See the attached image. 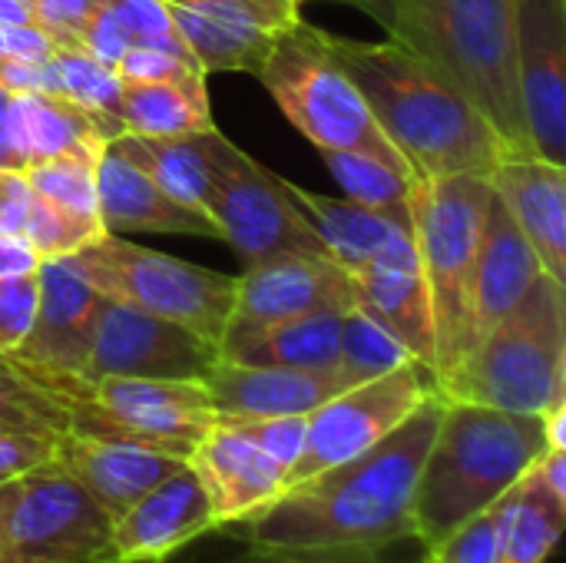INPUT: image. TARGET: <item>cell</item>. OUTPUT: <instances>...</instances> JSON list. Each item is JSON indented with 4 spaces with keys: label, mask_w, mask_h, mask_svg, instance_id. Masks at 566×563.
<instances>
[{
    "label": "cell",
    "mask_w": 566,
    "mask_h": 563,
    "mask_svg": "<svg viewBox=\"0 0 566 563\" xmlns=\"http://www.w3.org/2000/svg\"><path fill=\"white\" fill-rule=\"evenodd\" d=\"M441 411L444 398L434 392L388 438L285 488L229 531L275 548H395L411 538V498Z\"/></svg>",
    "instance_id": "obj_1"
},
{
    "label": "cell",
    "mask_w": 566,
    "mask_h": 563,
    "mask_svg": "<svg viewBox=\"0 0 566 563\" xmlns=\"http://www.w3.org/2000/svg\"><path fill=\"white\" fill-rule=\"evenodd\" d=\"M332 50L421 183L458 173L491 176L507 159L478 106L418 53L395 40L368 43L352 37H332Z\"/></svg>",
    "instance_id": "obj_2"
},
{
    "label": "cell",
    "mask_w": 566,
    "mask_h": 563,
    "mask_svg": "<svg viewBox=\"0 0 566 563\" xmlns=\"http://www.w3.org/2000/svg\"><path fill=\"white\" fill-rule=\"evenodd\" d=\"M308 3V0H302ZM388 30V40L441 70L491 123L507 156H534L514 60V0H338Z\"/></svg>",
    "instance_id": "obj_3"
},
{
    "label": "cell",
    "mask_w": 566,
    "mask_h": 563,
    "mask_svg": "<svg viewBox=\"0 0 566 563\" xmlns=\"http://www.w3.org/2000/svg\"><path fill=\"white\" fill-rule=\"evenodd\" d=\"M544 448L541 415H514L444 398L411 498V538L421 541L424 551H438L468 521L491 511Z\"/></svg>",
    "instance_id": "obj_4"
},
{
    "label": "cell",
    "mask_w": 566,
    "mask_h": 563,
    "mask_svg": "<svg viewBox=\"0 0 566 563\" xmlns=\"http://www.w3.org/2000/svg\"><path fill=\"white\" fill-rule=\"evenodd\" d=\"M566 282L541 272L521 302L438 385L441 398L514 415L566 402Z\"/></svg>",
    "instance_id": "obj_5"
},
{
    "label": "cell",
    "mask_w": 566,
    "mask_h": 563,
    "mask_svg": "<svg viewBox=\"0 0 566 563\" xmlns=\"http://www.w3.org/2000/svg\"><path fill=\"white\" fill-rule=\"evenodd\" d=\"M494 186L484 173H458L418 183L411 192V222L418 259L434 319V382L441 385L468 355L471 285L481 252Z\"/></svg>",
    "instance_id": "obj_6"
},
{
    "label": "cell",
    "mask_w": 566,
    "mask_h": 563,
    "mask_svg": "<svg viewBox=\"0 0 566 563\" xmlns=\"http://www.w3.org/2000/svg\"><path fill=\"white\" fill-rule=\"evenodd\" d=\"M255 76L265 83L289 123L312 146H318V153H371L415 176L408 159L395 149V143L371 116L348 70L338 63L332 50V33L295 20L275 37Z\"/></svg>",
    "instance_id": "obj_7"
},
{
    "label": "cell",
    "mask_w": 566,
    "mask_h": 563,
    "mask_svg": "<svg viewBox=\"0 0 566 563\" xmlns=\"http://www.w3.org/2000/svg\"><path fill=\"white\" fill-rule=\"evenodd\" d=\"M70 262L99 295L179 322L219 348L235 302L232 275L123 242L109 232L73 252Z\"/></svg>",
    "instance_id": "obj_8"
},
{
    "label": "cell",
    "mask_w": 566,
    "mask_h": 563,
    "mask_svg": "<svg viewBox=\"0 0 566 563\" xmlns=\"http://www.w3.org/2000/svg\"><path fill=\"white\" fill-rule=\"evenodd\" d=\"M109 514L53 461L0 481V563H116Z\"/></svg>",
    "instance_id": "obj_9"
},
{
    "label": "cell",
    "mask_w": 566,
    "mask_h": 563,
    "mask_svg": "<svg viewBox=\"0 0 566 563\" xmlns=\"http://www.w3.org/2000/svg\"><path fill=\"white\" fill-rule=\"evenodd\" d=\"M202 143L209 166V219L245 265L275 252L328 256L282 176L269 173L219 129L202 133Z\"/></svg>",
    "instance_id": "obj_10"
},
{
    "label": "cell",
    "mask_w": 566,
    "mask_h": 563,
    "mask_svg": "<svg viewBox=\"0 0 566 563\" xmlns=\"http://www.w3.org/2000/svg\"><path fill=\"white\" fill-rule=\"evenodd\" d=\"M70 431L139 445L186 461L216 425L202 382L172 378H99L83 398H66Z\"/></svg>",
    "instance_id": "obj_11"
},
{
    "label": "cell",
    "mask_w": 566,
    "mask_h": 563,
    "mask_svg": "<svg viewBox=\"0 0 566 563\" xmlns=\"http://www.w3.org/2000/svg\"><path fill=\"white\" fill-rule=\"evenodd\" d=\"M434 392L438 382L421 362H408L381 378L338 392L305 418V445L285 488L368 451Z\"/></svg>",
    "instance_id": "obj_12"
},
{
    "label": "cell",
    "mask_w": 566,
    "mask_h": 563,
    "mask_svg": "<svg viewBox=\"0 0 566 563\" xmlns=\"http://www.w3.org/2000/svg\"><path fill=\"white\" fill-rule=\"evenodd\" d=\"M99 292L76 272L70 256L40 262V295L27 338L10 358L43 388L63 398H83L86 362L99 312Z\"/></svg>",
    "instance_id": "obj_13"
},
{
    "label": "cell",
    "mask_w": 566,
    "mask_h": 563,
    "mask_svg": "<svg viewBox=\"0 0 566 563\" xmlns=\"http://www.w3.org/2000/svg\"><path fill=\"white\" fill-rule=\"evenodd\" d=\"M219 365V348L192 329L143 312L119 299H99L86 385L99 378H172L206 382Z\"/></svg>",
    "instance_id": "obj_14"
},
{
    "label": "cell",
    "mask_w": 566,
    "mask_h": 563,
    "mask_svg": "<svg viewBox=\"0 0 566 563\" xmlns=\"http://www.w3.org/2000/svg\"><path fill=\"white\" fill-rule=\"evenodd\" d=\"M514 60L534 156L566 163V0H514Z\"/></svg>",
    "instance_id": "obj_15"
},
{
    "label": "cell",
    "mask_w": 566,
    "mask_h": 563,
    "mask_svg": "<svg viewBox=\"0 0 566 563\" xmlns=\"http://www.w3.org/2000/svg\"><path fill=\"white\" fill-rule=\"evenodd\" d=\"M358 302L352 275L318 252H275L235 279V302L229 325H272L328 309H352Z\"/></svg>",
    "instance_id": "obj_16"
},
{
    "label": "cell",
    "mask_w": 566,
    "mask_h": 563,
    "mask_svg": "<svg viewBox=\"0 0 566 563\" xmlns=\"http://www.w3.org/2000/svg\"><path fill=\"white\" fill-rule=\"evenodd\" d=\"M186 465L209 494L216 528H235L255 518L285 491V468L275 465L239 428L222 421L199 438Z\"/></svg>",
    "instance_id": "obj_17"
},
{
    "label": "cell",
    "mask_w": 566,
    "mask_h": 563,
    "mask_svg": "<svg viewBox=\"0 0 566 563\" xmlns=\"http://www.w3.org/2000/svg\"><path fill=\"white\" fill-rule=\"evenodd\" d=\"M206 531H216L209 494L196 471L179 465L113 521L109 541L116 563H159Z\"/></svg>",
    "instance_id": "obj_18"
},
{
    "label": "cell",
    "mask_w": 566,
    "mask_h": 563,
    "mask_svg": "<svg viewBox=\"0 0 566 563\" xmlns=\"http://www.w3.org/2000/svg\"><path fill=\"white\" fill-rule=\"evenodd\" d=\"M53 465L70 475L109 514V521H116L186 461L126 441L63 431L53 441Z\"/></svg>",
    "instance_id": "obj_19"
},
{
    "label": "cell",
    "mask_w": 566,
    "mask_h": 563,
    "mask_svg": "<svg viewBox=\"0 0 566 563\" xmlns=\"http://www.w3.org/2000/svg\"><path fill=\"white\" fill-rule=\"evenodd\" d=\"M96 212L109 236L123 232H172L219 239V229L199 209L172 199L149 173L103 146L96 159Z\"/></svg>",
    "instance_id": "obj_20"
},
{
    "label": "cell",
    "mask_w": 566,
    "mask_h": 563,
    "mask_svg": "<svg viewBox=\"0 0 566 563\" xmlns=\"http://www.w3.org/2000/svg\"><path fill=\"white\" fill-rule=\"evenodd\" d=\"M202 385L212 398L216 418L312 415L348 388L335 368H255L222 358Z\"/></svg>",
    "instance_id": "obj_21"
},
{
    "label": "cell",
    "mask_w": 566,
    "mask_h": 563,
    "mask_svg": "<svg viewBox=\"0 0 566 563\" xmlns=\"http://www.w3.org/2000/svg\"><path fill=\"white\" fill-rule=\"evenodd\" d=\"M491 186L541 259V269L566 282V163L507 156L491 169Z\"/></svg>",
    "instance_id": "obj_22"
},
{
    "label": "cell",
    "mask_w": 566,
    "mask_h": 563,
    "mask_svg": "<svg viewBox=\"0 0 566 563\" xmlns=\"http://www.w3.org/2000/svg\"><path fill=\"white\" fill-rule=\"evenodd\" d=\"M541 259L511 219L501 196H491L481 252L471 285V329H468V352L521 302L531 282L541 275ZM464 362V358H461Z\"/></svg>",
    "instance_id": "obj_23"
},
{
    "label": "cell",
    "mask_w": 566,
    "mask_h": 563,
    "mask_svg": "<svg viewBox=\"0 0 566 563\" xmlns=\"http://www.w3.org/2000/svg\"><path fill=\"white\" fill-rule=\"evenodd\" d=\"M358 305L368 309L428 372L434 368V319L418 259V242H408L385 259L352 272ZM434 375V372H431Z\"/></svg>",
    "instance_id": "obj_24"
},
{
    "label": "cell",
    "mask_w": 566,
    "mask_h": 563,
    "mask_svg": "<svg viewBox=\"0 0 566 563\" xmlns=\"http://www.w3.org/2000/svg\"><path fill=\"white\" fill-rule=\"evenodd\" d=\"M285 186H289V196L295 199V206L302 209V216L318 232L325 252L348 275L361 272L365 265L385 259L388 252L415 242L411 209L408 212H385V209L361 206L355 199L318 196V192L298 189L292 183H285Z\"/></svg>",
    "instance_id": "obj_25"
},
{
    "label": "cell",
    "mask_w": 566,
    "mask_h": 563,
    "mask_svg": "<svg viewBox=\"0 0 566 563\" xmlns=\"http://www.w3.org/2000/svg\"><path fill=\"white\" fill-rule=\"evenodd\" d=\"M345 312L328 309L272 325H226L219 358L255 368H335Z\"/></svg>",
    "instance_id": "obj_26"
},
{
    "label": "cell",
    "mask_w": 566,
    "mask_h": 563,
    "mask_svg": "<svg viewBox=\"0 0 566 563\" xmlns=\"http://www.w3.org/2000/svg\"><path fill=\"white\" fill-rule=\"evenodd\" d=\"M119 119L123 129L136 136H189L216 129L206 73L186 70L172 80L123 83Z\"/></svg>",
    "instance_id": "obj_27"
},
{
    "label": "cell",
    "mask_w": 566,
    "mask_h": 563,
    "mask_svg": "<svg viewBox=\"0 0 566 563\" xmlns=\"http://www.w3.org/2000/svg\"><path fill=\"white\" fill-rule=\"evenodd\" d=\"M13 119H17V139L27 166L66 153H99L109 143L106 126L63 93L13 96Z\"/></svg>",
    "instance_id": "obj_28"
},
{
    "label": "cell",
    "mask_w": 566,
    "mask_h": 563,
    "mask_svg": "<svg viewBox=\"0 0 566 563\" xmlns=\"http://www.w3.org/2000/svg\"><path fill=\"white\" fill-rule=\"evenodd\" d=\"M566 501L554 498L531 468L497 501V563H547L564 534Z\"/></svg>",
    "instance_id": "obj_29"
},
{
    "label": "cell",
    "mask_w": 566,
    "mask_h": 563,
    "mask_svg": "<svg viewBox=\"0 0 566 563\" xmlns=\"http://www.w3.org/2000/svg\"><path fill=\"white\" fill-rule=\"evenodd\" d=\"M143 173H149L172 199L209 216V166L202 133L189 136H136L123 133L106 143Z\"/></svg>",
    "instance_id": "obj_30"
},
{
    "label": "cell",
    "mask_w": 566,
    "mask_h": 563,
    "mask_svg": "<svg viewBox=\"0 0 566 563\" xmlns=\"http://www.w3.org/2000/svg\"><path fill=\"white\" fill-rule=\"evenodd\" d=\"M166 10L172 17L179 40L186 43V50L192 53V60L199 63L202 73H216V70L259 73V66L265 63V53L272 50V43L279 37L262 27L216 20V17H206V13H196V10H186L176 3H166Z\"/></svg>",
    "instance_id": "obj_31"
},
{
    "label": "cell",
    "mask_w": 566,
    "mask_h": 563,
    "mask_svg": "<svg viewBox=\"0 0 566 563\" xmlns=\"http://www.w3.org/2000/svg\"><path fill=\"white\" fill-rule=\"evenodd\" d=\"M415 362V355L358 302L342 315V338H338V362L335 372L345 385H361L381 378L401 365Z\"/></svg>",
    "instance_id": "obj_32"
},
{
    "label": "cell",
    "mask_w": 566,
    "mask_h": 563,
    "mask_svg": "<svg viewBox=\"0 0 566 563\" xmlns=\"http://www.w3.org/2000/svg\"><path fill=\"white\" fill-rule=\"evenodd\" d=\"M322 159L332 179L348 192V199L385 212L411 209V192L421 179L411 176L408 169H398L371 153H348V149L322 153Z\"/></svg>",
    "instance_id": "obj_33"
},
{
    "label": "cell",
    "mask_w": 566,
    "mask_h": 563,
    "mask_svg": "<svg viewBox=\"0 0 566 563\" xmlns=\"http://www.w3.org/2000/svg\"><path fill=\"white\" fill-rule=\"evenodd\" d=\"M53 73L56 86L63 96L90 110L109 133V139L123 136V119H119V96H123V80L116 76L113 66L96 60L83 46H56L53 53Z\"/></svg>",
    "instance_id": "obj_34"
},
{
    "label": "cell",
    "mask_w": 566,
    "mask_h": 563,
    "mask_svg": "<svg viewBox=\"0 0 566 563\" xmlns=\"http://www.w3.org/2000/svg\"><path fill=\"white\" fill-rule=\"evenodd\" d=\"M0 431L60 438L70 431L66 398L36 385L10 355H0Z\"/></svg>",
    "instance_id": "obj_35"
},
{
    "label": "cell",
    "mask_w": 566,
    "mask_h": 563,
    "mask_svg": "<svg viewBox=\"0 0 566 563\" xmlns=\"http://www.w3.org/2000/svg\"><path fill=\"white\" fill-rule=\"evenodd\" d=\"M99 236H106L99 216H83L73 212L66 206H56L43 196L30 199L27 219H23V232L20 239L30 246V252L43 262V259H63L73 256L80 249H86L90 242H96Z\"/></svg>",
    "instance_id": "obj_36"
},
{
    "label": "cell",
    "mask_w": 566,
    "mask_h": 563,
    "mask_svg": "<svg viewBox=\"0 0 566 563\" xmlns=\"http://www.w3.org/2000/svg\"><path fill=\"white\" fill-rule=\"evenodd\" d=\"M103 153V149H99ZM99 153H66L36 166H27L23 176L33 196H43L56 206H66L83 216L96 212V159Z\"/></svg>",
    "instance_id": "obj_37"
},
{
    "label": "cell",
    "mask_w": 566,
    "mask_h": 563,
    "mask_svg": "<svg viewBox=\"0 0 566 563\" xmlns=\"http://www.w3.org/2000/svg\"><path fill=\"white\" fill-rule=\"evenodd\" d=\"M216 20H232L245 27H262L272 33L289 30L295 20H302V0H166Z\"/></svg>",
    "instance_id": "obj_38"
},
{
    "label": "cell",
    "mask_w": 566,
    "mask_h": 563,
    "mask_svg": "<svg viewBox=\"0 0 566 563\" xmlns=\"http://www.w3.org/2000/svg\"><path fill=\"white\" fill-rule=\"evenodd\" d=\"M36 295H40V265L17 275H0V355L17 352L20 342L27 338L36 312Z\"/></svg>",
    "instance_id": "obj_39"
},
{
    "label": "cell",
    "mask_w": 566,
    "mask_h": 563,
    "mask_svg": "<svg viewBox=\"0 0 566 563\" xmlns=\"http://www.w3.org/2000/svg\"><path fill=\"white\" fill-rule=\"evenodd\" d=\"M305 418L308 415H279V418H216L222 425L239 428L245 438H252L275 465L285 468V481L292 465L302 455L305 445Z\"/></svg>",
    "instance_id": "obj_40"
},
{
    "label": "cell",
    "mask_w": 566,
    "mask_h": 563,
    "mask_svg": "<svg viewBox=\"0 0 566 563\" xmlns=\"http://www.w3.org/2000/svg\"><path fill=\"white\" fill-rule=\"evenodd\" d=\"M80 46L90 50L106 66H116V60L133 46L129 20L116 0H96V7L90 10L86 23L80 30Z\"/></svg>",
    "instance_id": "obj_41"
},
{
    "label": "cell",
    "mask_w": 566,
    "mask_h": 563,
    "mask_svg": "<svg viewBox=\"0 0 566 563\" xmlns=\"http://www.w3.org/2000/svg\"><path fill=\"white\" fill-rule=\"evenodd\" d=\"M119 10L126 13L129 20V30H133V43H143V46H156V50H166V53H176L182 60H192V53L186 50V43L179 40L176 27H172V17L166 10L163 0H116ZM196 63V60H192ZM199 66V63H196Z\"/></svg>",
    "instance_id": "obj_42"
},
{
    "label": "cell",
    "mask_w": 566,
    "mask_h": 563,
    "mask_svg": "<svg viewBox=\"0 0 566 563\" xmlns=\"http://www.w3.org/2000/svg\"><path fill=\"white\" fill-rule=\"evenodd\" d=\"M388 548H275L249 544L245 554L229 563H385Z\"/></svg>",
    "instance_id": "obj_43"
},
{
    "label": "cell",
    "mask_w": 566,
    "mask_h": 563,
    "mask_svg": "<svg viewBox=\"0 0 566 563\" xmlns=\"http://www.w3.org/2000/svg\"><path fill=\"white\" fill-rule=\"evenodd\" d=\"M431 554L438 563H497V504L468 521Z\"/></svg>",
    "instance_id": "obj_44"
},
{
    "label": "cell",
    "mask_w": 566,
    "mask_h": 563,
    "mask_svg": "<svg viewBox=\"0 0 566 563\" xmlns=\"http://www.w3.org/2000/svg\"><path fill=\"white\" fill-rule=\"evenodd\" d=\"M116 76L123 83H156V80H172L186 70H199L192 60H182L176 53H166V50H156V46H143V43H133L119 60H116Z\"/></svg>",
    "instance_id": "obj_45"
},
{
    "label": "cell",
    "mask_w": 566,
    "mask_h": 563,
    "mask_svg": "<svg viewBox=\"0 0 566 563\" xmlns=\"http://www.w3.org/2000/svg\"><path fill=\"white\" fill-rule=\"evenodd\" d=\"M36 27L46 30L56 46H80V30L96 7V0H27Z\"/></svg>",
    "instance_id": "obj_46"
},
{
    "label": "cell",
    "mask_w": 566,
    "mask_h": 563,
    "mask_svg": "<svg viewBox=\"0 0 566 563\" xmlns=\"http://www.w3.org/2000/svg\"><path fill=\"white\" fill-rule=\"evenodd\" d=\"M53 441L46 435H23V431H0V481L27 475L53 461Z\"/></svg>",
    "instance_id": "obj_47"
},
{
    "label": "cell",
    "mask_w": 566,
    "mask_h": 563,
    "mask_svg": "<svg viewBox=\"0 0 566 563\" xmlns=\"http://www.w3.org/2000/svg\"><path fill=\"white\" fill-rule=\"evenodd\" d=\"M33 189L20 169H0V239H20Z\"/></svg>",
    "instance_id": "obj_48"
},
{
    "label": "cell",
    "mask_w": 566,
    "mask_h": 563,
    "mask_svg": "<svg viewBox=\"0 0 566 563\" xmlns=\"http://www.w3.org/2000/svg\"><path fill=\"white\" fill-rule=\"evenodd\" d=\"M56 53V40L40 27H0V56L20 63H50Z\"/></svg>",
    "instance_id": "obj_49"
},
{
    "label": "cell",
    "mask_w": 566,
    "mask_h": 563,
    "mask_svg": "<svg viewBox=\"0 0 566 563\" xmlns=\"http://www.w3.org/2000/svg\"><path fill=\"white\" fill-rule=\"evenodd\" d=\"M0 90L10 96L23 93H60L53 60L50 63H20V60H3L0 56Z\"/></svg>",
    "instance_id": "obj_50"
},
{
    "label": "cell",
    "mask_w": 566,
    "mask_h": 563,
    "mask_svg": "<svg viewBox=\"0 0 566 563\" xmlns=\"http://www.w3.org/2000/svg\"><path fill=\"white\" fill-rule=\"evenodd\" d=\"M0 169H27L20 139H17V119H13V96L0 90Z\"/></svg>",
    "instance_id": "obj_51"
},
{
    "label": "cell",
    "mask_w": 566,
    "mask_h": 563,
    "mask_svg": "<svg viewBox=\"0 0 566 563\" xmlns=\"http://www.w3.org/2000/svg\"><path fill=\"white\" fill-rule=\"evenodd\" d=\"M40 259L30 252L23 239H0V275H17L27 269H36Z\"/></svg>",
    "instance_id": "obj_52"
},
{
    "label": "cell",
    "mask_w": 566,
    "mask_h": 563,
    "mask_svg": "<svg viewBox=\"0 0 566 563\" xmlns=\"http://www.w3.org/2000/svg\"><path fill=\"white\" fill-rule=\"evenodd\" d=\"M36 27V17L27 0H0V27Z\"/></svg>",
    "instance_id": "obj_53"
},
{
    "label": "cell",
    "mask_w": 566,
    "mask_h": 563,
    "mask_svg": "<svg viewBox=\"0 0 566 563\" xmlns=\"http://www.w3.org/2000/svg\"><path fill=\"white\" fill-rule=\"evenodd\" d=\"M424 563H438V561H434V554H431V551L424 554Z\"/></svg>",
    "instance_id": "obj_54"
}]
</instances>
